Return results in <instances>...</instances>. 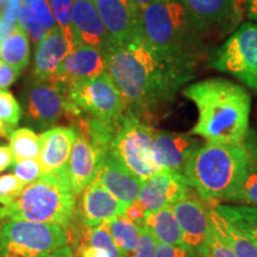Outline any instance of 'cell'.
<instances>
[{
    "label": "cell",
    "instance_id": "cell-11",
    "mask_svg": "<svg viewBox=\"0 0 257 257\" xmlns=\"http://www.w3.org/2000/svg\"><path fill=\"white\" fill-rule=\"evenodd\" d=\"M188 15L210 34H232L242 24L243 0H179Z\"/></svg>",
    "mask_w": 257,
    "mask_h": 257
},
{
    "label": "cell",
    "instance_id": "cell-5",
    "mask_svg": "<svg viewBox=\"0 0 257 257\" xmlns=\"http://www.w3.org/2000/svg\"><path fill=\"white\" fill-rule=\"evenodd\" d=\"M75 218V194L67 168L57 173L41 174L25 186L11 204L0 206V220H27L66 227Z\"/></svg>",
    "mask_w": 257,
    "mask_h": 257
},
{
    "label": "cell",
    "instance_id": "cell-16",
    "mask_svg": "<svg viewBox=\"0 0 257 257\" xmlns=\"http://www.w3.org/2000/svg\"><path fill=\"white\" fill-rule=\"evenodd\" d=\"M188 193V184L180 173L161 170L143 182L137 200L147 212H154L175 201Z\"/></svg>",
    "mask_w": 257,
    "mask_h": 257
},
{
    "label": "cell",
    "instance_id": "cell-50",
    "mask_svg": "<svg viewBox=\"0 0 257 257\" xmlns=\"http://www.w3.org/2000/svg\"><path fill=\"white\" fill-rule=\"evenodd\" d=\"M91 2H94V0H91Z\"/></svg>",
    "mask_w": 257,
    "mask_h": 257
},
{
    "label": "cell",
    "instance_id": "cell-22",
    "mask_svg": "<svg viewBox=\"0 0 257 257\" xmlns=\"http://www.w3.org/2000/svg\"><path fill=\"white\" fill-rule=\"evenodd\" d=\"M42 150L38 157L42 174L64 170L68 165L75 130L73 127L57 126L41 135Z\"/></svg>",
    "mask_w": 257,
    "mask_h": 257
},
{
    "label": "cell",
    "instance_id": "cell-12",
    "mask_svg": "<svg viewBox=\"0 0 257 257\" xmlns=\"http://www.w3.org/2000/svg\"><path fill=\"white\" fill-rule=\"evenodd\" d=\"M94 5L114 46L141 38L138 12L128 0H94Z\"/></svg>",
    "mask_w": 257,
    "mask_h": 257
},
{
    "label": "cell",
    "instance_id": "cell-33",
    "mask_svg": "<svg viewBox=\"0 0 257 257\" xmlns=\"http://www.w3.org/2000/svg\"><path fill=\"white\" fill-rule=\"evenodd\" d=\"M14 174L24 187L32 184L42 174L38 160H23L21 162L15 163Z\"/></svg>",
    "mask_w": 257,
    "mask_h": 257
},
{
    "label": "cell",
    "instance_id": "cell-48",
    "mask_svg": "<svg viewBox=\"0 0 257 257\" xmlns=\"http://www.w3.org/2000/svg\"><path fill=\"white\" fill-rule=\"evenodd\" d=\"M11 130H9L8 127L5 126L4 124H3V121L0 120V137L3 138H9L10 136H11Z\"/></svg>",
    "mask_w": 257,
    "mask_h": 257
},
{
    "label": "cell",
    "instance_id": "cell-3",
    "mask_svg": "<svg viewBox=\"0 0 257 257\" xmlns=\"http://www.w3.org/2000/svg\"><path fill=\"white\" fill-rule=\"evenodd\" d=\"M182 93L198 110L192 135L213 144L244 142L251 108V98L245 88L227 79L211 78L191 83Z\"/></svg>",
    "mask_w": 257,
    "mask_h": 257
},
{
    "label": "cell",
    "instance_id": "cell-46",
    "mask_svg": "<svg viewBox=\"0 0 257 257\" xmlns=\"http://www.w3.org/2000/svg\"><path fill=\"white\" fill-rule=\"evenodd\" d=\"M46 257H74V252L73 249L70 248L68 244H66V245L51 251L49 255H47Z\"/></svg>",
    "mask_w": 257,
    "mask_h": 257
},
{
    "label": "cell",
    "instance_id": "cell-36",
    "mask_svg": "<svg viewBox=\"0 0 257 257\" xmlns=\"http://www.w3.org/2000/svg\"><path fill=\"white\" fill-rule=\"evenodd\" d=\"M29 6H30L32 11H34L35 16H36L37 21L40 24L46 29L47 31H51L54 29L59 28L54 17L53 11H51L49 2L48 0H30L29 2Z\"/></svg>",
    "mask_w": 257,
    "mask_h": 257
},
{
    "label": "cell",
    "instance_id": "cell-28",
    "mask_svg": "<svg viewBox=\"0 0 257 257\" xmlns=\"http://www.w3.org/2000/svg\"><path fill=\"white\" fill-rule=\"evenodd\" d=\"M10 148L15 163L23 160H38L42 150V138L31 128H17L10 136Z\"/></svg>",
    "mask_w": 257,
    "mask_h": 257
},
{
    "label": "cell",
    "instance_id": "cell-9",
    "mask_svg": "<svg viewBox=\"0 0 257 257\" xmlns=\"http://www.w3.org/2000/svg\"><path fill=\"white\" fill-rule=\"evenodd\" d=\"M210 66L257 92V23L240 24L214 51Z\"/></svg>",
    "mask_w": 257,
    "mask_h": 257
},
{
    "label": "cell",
    "instance_id": "cell-26",
    "mask_svg": "<svg viewBox=\"0 0 257 257\" xmlns=\"http://www.w3.org/2000/svg\"><path fill=\"white\" fill-rule=\"evenodd\" d=\"M107 225L117 248L125 257H127L136 246L143 227L128 219L125 214L107 221Z\"/></svg>",
    "mask_w": 257,
    "mask_h": 257
},
{
    "label": "cell",
    "instance_id": "cell-42",
    "mask_svg": "<svg viewBox=\"0 0 257 257\" xmlns=\"http://www.w3.org/2000/svg\"><path fill=\"white\" fill-rule=\"evenodd\" d=\"M21 0H8L4 12V17L12 23H18Z\"/></svg>",
    "mask_w": 257,
    "mask_h": 257
},
{
    "label": "cell",
    "instance_id": "cell-29",
    "mask_svg": "<svg viewBox=\"0 0 257 257\" xmlns=\"http://www.w3.org/2000/svg\"><path fill=\"white\" fill-rule=\"evenodd\" d=\"M227 201L257 207V154L250 149V162L242 184Z\"/></svg>",
    "mask_w": 257,
    "mask_h": 257
},
{
    "label": "cell",
    "instance_id": "cell-7",
    "mask_svg": "<svg viewBox=\"0 0 257 257\" xmlns=\"http://www.w3.org/2000/svg\"><path fill=\"white\" fill-rule=\"evenodd\" d=\"M154 130L142 118L125 112L107 152L143 182L162 170L154 153Z\"/></svg>",
    "mask_w": 257,
    "mask_h": 257
},
{
    "label": "cell",
    "instance_id": "cell-6",
    "mask_svg": "<svg viewBox=\"0 0 257 257\" xmlns=\"http://www.w3.org/2000/svg\"><path fill=\"white\" fill-rule=\"evenodd\" d=\"M67 115L75 118L91 117L118 123L125 114V105L107 70L94 78L66 86Z\"/></svg>",
    "mask_w": 257,
    "mask_h": 257
},
{
    "label": "cell",
    "instance_id": "cell-47",
    "mask_svg": "<svg viewBox=\"0 0 257 257\" xmlns=\"http://www.w3.org/2000/svg\"><path fill=\"white\" fill-rule=\"evenodd\" d=\"M130 4L133 5V8L136 10L137 12H140L143 8H146L147 5H149L150 3H153L154 0H128Z\"/></svg>",
    "mask_w": 257,
    "mask_h": 257
},
{
    "label": "cell",
    "instance_id": "cell-24",
    "mask_svg": "<svg viewBox=\"0 0 257 257\" xmlns=\"http://www.w3.org/2000/svg\"><path fill=\"white\" fill-rule=\"evenodd\" d=\"M210 218L216 233L237 257H257V246L251 238L220 213L211 208Z\"/></svg>",
    "mask_w": 257,
    "mask_h": 257
},
{
    "label": "cell",
    "instance_id": "cell-49",
    "mask_svg": "<svg viewBox=\"0 0 257 257\" xmlns=\"http://www.w3.org/2000/svg\"><path fill=\"white\" fill-rule=\"evenodd\" d=\"M29 2H30V0H21V3H25V4H28Z\"/></svg>",
    "mask_w": 257,
    "mask_h": 257
},
{
    "label": "cell",
    "instance_id": "cell-4",
    "mask_svg": "<svg viewBox=\"0 0 257 257\" xmlns=\"http://www.w3.org/2000/svg\"><path fill=\"white\" fill-rule=\"evenodd\" d=\"M250 149L240 144L205 143L192 154L182 170L188 186L206 201H227L242 184Z\"/></svg>",
    "mask_w": 257,
    "mask_h": 257
},
{
    "label": "cell",
    "instance_id": "cell-31",
    "mask_svg": "<svg viewBox=\"0 0 257 257\" xmlns=\"http://www.w3.org/2000/svg\"><path fill=\"white\" fill-rule=\"evenodd\" d=\"M19 24L23 27L28 36L31 38V41L35 44L40 43L43 40L44 36L48 34V31L40 24L37 21L36 16H35L34 11H32L30 6L25 3H21V9H19V16H18Z\"/></svg>",
    "mask_w": 257,
    "mask_h": 257
},
{
    "label": "cell",
    "instance_id": "cell-19",
    "mask_svg": "<svg viewBox=\"0 0 257 257\" xmlns=\"http://www.w3.org/2000/svg\"><path fill=\"white\" fill-rule=\"evenodd\" d=\"M95 180L127 206L137 200L143 186L142 180L108 153L99 160Z\"/></svg>",
    "mask_w": 257,
    "mask_h": 257
},
{
    "label": "cell",
    "instance_id": "cell-39",
    "mask_svg": "<svg viewBox=\"0 0 257 257\" xmlns=\"http://www.w3.org/2000/svg\"><path fill=\"white\" fill-rule=\"evenodd\" d=\"M19 73L21 70L0 60V89L11 86L17 80Z\"/></svg>",
    "mask_w": 257,
    "mask_h": 257
},
{
    "label": "cell",
    "instance_id": "cell-25",
    "mask_svg": "<svg viewBox=\"0 0 257 257\" xmlns=\"http://www.w3.org/2000/svg\"><path fill=\"white\" fill-rule=\"evenodd\" d=\"M0 60L19 70L24 69L30 61V42L21 24L16 23L14 30L0 44Z\"/></svg>",
    "mask_w": 257,
    "mask_h": 257
},
{
    "label": "cell",
    "instance_id": "cell-34",
    "mask_svg": "<svg viewBox=\"0 0 257 257\" xmlns=\"http://www.w3.org/2000/svg\"><path fill=\"white\" fill-rule=\"evenodd\" d=\"M24 186L16 178L15 174H5L0 176V206L11 204Z\"/></svg>",
    "mask_w": 257,
    "mask_h": 257
},
{
    "label": "cell",
    "instance_id": "cell-43",
    "mask_svg": "<svg viewBox=\"0 0 257 257\" xmlns=\"http://www.w3.org/2000/svg\"><path fill=\"white\" fill-rule=\"evenodd\" d=\"M14 155L10 147L0 146V173L14 165Z\"/></svg>",
    "mask_w": 257,
    "mask_h": 257
},
{
    "label": "cell",
    "instance_id": "cell-35",
    "mask_svg": "<svg viewBox=\"0 0 257 257\" xmlns=\"http://www.w3.org/2000/svg\"><path fill=\"white\" fill-rule=\"evenodd\" d=\"M204 257H237L234 252L227 244H225L223 240L219 238V236L216 233L213 226L211 223V230L208 233L207 242L205 244L204 251H202Z\"/></svg>",
    "mask_w": 257,
    "mask_h": 257
},
{
    "label": "cell",
    "instance_id": "cell-10",
    "mask_svg": "<svg viewBox=\"0 0 257 257\" xmlns=\"http://www.w3.org/2000/svg\"><path fill=\"white\" fill-rule=\"evenodd\" d=\"M25 115L35 126L47 128L55 125L67 113V94L63 83L53 79H36L23 93Z\"/></svg>",
    "mask_w": 257,
    "mask_h": 257
},
{
    "label": "cell",
    "instance_id": "cell-32",
    "mask_svg": "<svg viewBox=\"0 0 257 257\" xmlns=\"http://www.w3.org/2000/svg\"><path fill=\"white\" fill-rule=\"evenodd\" d=\"M54 17L61 30L67 36L74 40L73 24H72V9L74 0H48ZM75 42V41H74Z\"/></svg>",
    "mask_w": 257,
    "mask_h": 257
},
{
    "label": "cell",
    "instance_id": "cell-20",
    "mask_svg": "<svg viewBox=\"0 0 257 257\" xmlns=\"http://www.w3.org/2000/svg\"><path fill=\"white\" fill-rule=\"evenodd\" d=\"M126 208L127 205L115 198L98 180H94L82 192L81 213L89 229L123 216Z\"/></svg>",
    "mask_w": 257,
    "mask_h": 257
},
{
    "label": "cell",
    "instance_id": "cell-40",
    "mask_svg": "<svg viewBox=\"0 0 257 257\" xmlns=\"http://www.w3.org/2000/svg\"><path fill=\"white\" fill-rule=\"evenodd\" d=\"M146 213L147 211L144 210L142 204H141L138 200H136L131 205H128L124 214L128 218V219H131L136 224L140 225V226L143 227V221H144V218H146Z\"/></svg>",
    "mask_w": 257,
    "mask_h": 257
},
{
    "label": "cell",
    "instance_id": "cell-15",
    "mask_svg": "<svg viewBox=\"0 0 257 257\" xmlns=\"http://www.w3.org/2000/svg\"><path fill=\"white\" fill-rule=\"evenodd\" d=\"M72 24L75 46L94 47L105 51H110L114 47L94 3L91 0H74Z\"/></svg>",
    "mask_w": 257,
    "mask_h": 257
},
{
    "label": "cell",
    "instance_id": "cell-18",
    "mask_svg": "<svg viewBox=\"0 0 257 257\" xmlns=\"http://www.w3.org/2000/svg\"><path fill=\"white\" fill-rule=\"evenodd\" d=\"M74 130L75 138L70 150L67 173L74 194L80 195L96 179L101 154L78 127Z\"/></svg>",
    "mask_w": 257,
    "mask_h": 257
},
{
    "label": "cell",
    "instance_id": "cell-1",
    "mask_svg": "<svg viewBox=\"0 0 257 257\" xmlns=\"http://www.w3.org/2000/svg\"><path fill=\"white\" fill-rule=\"evenodd\" d=\"M107 72L124 100L125 111L142 117L174 99L191 79L154 53L142 37L107 54Z\"/></svg>",
    "mask_w": 257,
    "mask_h": 257
},
{
    "label": "cell",
    "instance_id": "cell-21",
    "mask_svg": "<svg viewBox=\"0 0 257 257\" xmlns=\"http://www.w3.org/2000/svg\"><path fill=\"white\" fill-rule=\"evenodd\" d=\"M74 48L75 42L60 28L48 31L43 40L36 46L32 78H51L61 62L72 53Z\"/></svg>",
    "mask_w": 257,
    "mask_h": 257
},
{
    "label": "cell",
    "instance_id": "cell-44",
    "mask_svg": "<svg viewBox=\"0 0 257 257\" xmlns=\"http://www.w3.org/2000/svg\"><path fill=\"white\" fill-rule=\"evenodd\" d=\"M243 10L250 22L257 23V0H243Z\"/></svg>",
    "mask_w": 257,
    "mask_h": 257
},
{
    "label": "cell",
    "instance_id": "cell-8",
    "mask_svg": "<svg viewBox=\"0 0 257 257\" xmlns=\"http://www.w3.org/2000/svg\"><path fill=\"white\" fill-rule=\"evenodd\" d=\"M59 225L8 220L0 224V257H46L68 244Z\"/></svg>",
    "mask_w": 257,
    "mask_h": 257
},
{
    "label": "cell",
    "instance_id": "cell-41",
    "mask_svg": "<svg viewBox=\"0 0 257 257\" xmlns=\"http://www.w3.org/2000/svg\"><path fill=\"white\" fill-rule=\"evenodd\" d=\"M78 253L79 257H112L106 250L96 248V246H92L86 242L81 244Z\"/></svg>",
    "mask_w": 257,
    "mask_h": 257
},
{
    "label": "cell",
    "instance_id": "cell-38",
    "mask_svg": "<svg viewBox=\"0 0 257 257\" xmlns=\"http://www.w3.org/2000/svg\"><path fill=\"white\" fill-rule=\"evenodd\" d=\"M157 240L147 229H142L140 239L127 257H156Z\"/></svg>",
    "mask_w": 257,
    "mask_h": 257
},
{
    "label": "cell",
    "instance_id": "cell-37",
    "mask_svg": "<svg viewBox=\"0 0 257 257\" xmlns=\"http://www.w3.org/2000/svg\"><path fill=\"white\" fill-rule=\"evenodd\" d=\"M156 257H204L186 244H166L157 242Z\"/></svg>",
    "mask_w": 257,
    "mask_h": 257
},
{
    "label": "cell",
    "instance_id": "cell-17",
    "mask_svg": "<svg viewBox=\"0 0 257 257\" xmlns=\"http://www.w3.org/2000/svg\"><path fill=\"white\" fill-rule=\"evenodd\" d=\"M154 153L162 170L180 173L192 154L201 146L194 135L154 130Z\"/></svg>",
    "mask_w": 257,
    "mask_h": 257
},
{
    "label": "cell",
    "instance_id": "cell-45",
    "mask_svg": "<svg viewBox=\"0 0 257 257\" xmlns=\"http://www.w3.org/2000/svg\"><path fill=\"white\" fill-rule=\"evenodd\" d=\"M16 23H12L6 19L4 16H0V44L4 42L6 37L11 34V31L14 30Z\"/></svg>",
    "mask_w": 257,
    "mask_h": 257
},
{
    "label": "cell",
    "instance_id": "cell-2",
    "mask_svg": "<svg viewBox=\"0 0 257 257\" xmlns=\"http://www.w3.org/2000/svg\"><path fill=\"white\" fill-rule=\"evenodd\" d=\"M142 40L154 53L192 78L205 54V36L179 0H154L138 12Z\"/></svg>",
    "mask_w": 257,
    "mask_h": 257
},
{
    "label": "cell",
    "instance_id": "cell-23",
    "mask_svg": "<svg viewBox=\"0 0 257 257\" xmlns=\"http://www.w3.org/2000/svg\"><path fill=\"white\" fill-rule=\"evenodd\" d=\"M143 227L155 237L157 242L166 244H184L180 226L172 206H166L154 212H147Z\"/></svg>",
    "mask_w": 257,
    "mask_h": 257
},
{
    "label": "cell",
    "instance_id": "cell-27",
    "mask_svg": "<svg viewBox=\"0 0 257 257\" xmlns=\"http://www.w3.org/2000/svg\"><path fill=\"white\" fill-rule=\"evenodd\" d=\"M213 208L248 234L257 246V207L246 205H217Z\"/></svg>",
    "mask_w": 257,
    "mask_h": 257
},
{
    "label": "cell",
    "instance_id": "cell-30",
    "mask_svg": "<svg viewBox=\"0 0 257 257\" xmlns=\"http://www.w3.org/2000/svg\"><path fill=\"white\" fill-rule=\"evenodd\" d=\"M22 117V108L12 93L0 91V120L9 130L14 131Z\"/></svg>",
    "mask_w": 257,
    "mask_h": 257
},
{
    "label": "cell",
    "instance_id": "cell-13",
    "mask_svg": "<svg viewBox=\"0 0 257 257\" xmlns=\"http://www.w3.org/2000/svg\"><path fill=\"white\" fill-rule=\"evenodd\" d=\"M172 208L181 226L184 244L202 255L211 230L210 210L188 193L175 201Z\"/></svg>",
    "mask_w": 257,
    "mask_h": 257
},
{
    "label": "cell",
    "instance_id": "cell-14",
    "mask_svg": "<svg viewBox=\"0 0 257 257\" xmlns=\"http://www.w3.org/2000/svg\"><path fill=\"white\" fill-rule=\"evenodd\" d=\"M107 54L99 48L75 46L50 79L68 86L98 76L107 70Z\"/></svg>",
    "mask_w": 257,
    "mask_h": 257
}]
</instances>
